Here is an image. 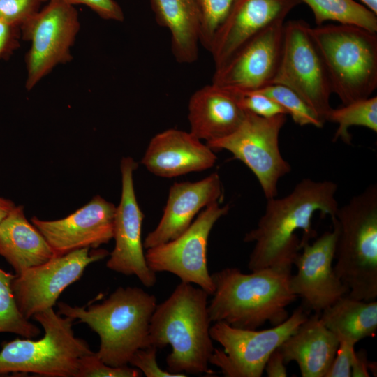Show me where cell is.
I'll return each instance as SVG.
<instances>
[{
	"label": "cell",
	"mask_w": 377,
	"mask_h": 377,
	"mask_svg": "<svg viewBox=\"0 0 377 377\" xmlns=\"http://www.w3.org/2000/svg\"><path fill=\"white\" fill-rule=\"evenodd\" d=\"M337 191L334 182L304 178L285 197L267 199L257 226L244 237L245 242L254 243L248 262L249 270L292 269L302 244L316 236L311 227L314 214L335 216L339 207Z\"/></svg>",
	"instance_id": "1"
},
{
	"label": "cell",
	"mask_w": 377,
	"mask_h": 377,
	"mask_svg": "<svg viewBox=\"0 0 377 377\" xmlns=\"http://www.w3.org/2000/svg\"><path fill=\"white\" fill-rule=\"evenodd\" d=\"M291 269L264 268L243 273L226 267L211 274L214 292L207 309L212 322L255 330L275 326L288 317L287 306L297 299L290 286Z\"/></svg>",
	"instance_id": "2"
},
{
	"label": "cell",
	"mask_w": 377,
	"mask_h": 377,
	"mask_svg": "<svg viewBox=\"0 0 377 377\" xmlns=\"http://www.w3.org/2000/svg\"><path fill=\"white\" fill-rule=\"evenodd\" d=\"M209 295L200 287L182 282L152 314L149 341L157 349L168 345L165 362L173 374H213L209 367L214 347L210 337Z\"/></svg>",
	"instance_id": "3"
},
{
	"label": "cell",
	"mask_w": 377,
	"mask_h": 377,
	"mask_svg": "<svg viewBox=\"0 0 377 377\" xmlns=\"http://www.w3.org/2000/svg\"><path fill=\"white\" fill-rule=\"evenodd\" d=\"M156 297L139 287H118L99 304L84 306L58 302V313L87 324L100 338L96 353L112 367L128 365L139 349L150 346L149 325Z\"/></svg>",
	"instance_id": "4"
},
{
	"label": "cell",
	"mask_w": 377,
	"mask_h": 377,
	"mask_svg": "<svg viewBox=\"0 0 377 377\" xmlns=\"http://www.w3.org/2000/svg\"><path fill=\"white\" fill-rule=\"evenodd\" d=\"M333 218V217H332ZM334 270L360 300L377 297V185L373 184L338 207Z\"/></svg>",
	"instance_id": "5"
},
{
	"label": "cell",
	"mask_w": 377,
	"mask_h": 377,
	"mask_svg": "<svg viewBox=\"0 0 377 377\" xmlns=\"http://www.w3.org/2000/svg\"><path fill=\"white\" fill-rule=\"evenodd\" d=\"M321 55L332 93L343 105L371 96L377 87V34L350 24L309 29Z\"/></svg>",
	"instance_id": "6"
},
{
	"label": "cell",
	"mask_w": 377,
	"mask_h": 377,
	"mask_svg": "<svg viewBox=\"0 0 377 377\" xmlns=\"http://www.w3.org/2000/svg\"><path fill=\"white\" fill-rule=\"evenodd\" d=\"M33 318L43 327V337L4 341L0 350V375L75 377L80 358L93 351L86 341L75 336L74 320L62 317L53 308L35 314Z\"/></svg>",
	"instance_id": "7"
},
{
	"label": "cell",
	"mask_w": 377,
	"mask_h": 377,
	"mask_svg": "<svg viewBox=\"0 0 377 377\" xmlns=\"http://www.w3.org/2000/svg\"><path fill=\"white\" fill-rule=\"evenodd\" d=\"M307 318L303 308L299 307L282 323L263 330L214 322L210 337L223 350L214 348L209 364L220 369L226 377H260L269 355Z\"/></svg>",
	"instance_id": "8"
},
{
	"label": "cell",
	"mask_w": 377,
	"mask_h": 377,
	"mask_svg": "<svg viewBox=\"0 0 377 377\" xmlns=\"http://www.w3.org/2000/svg\"><path fill=\"white\" fill-rule=\"evenodd\" d=\"M80 29L74 6L50 1L21 27V38L31 45L24 57L25 88L30 91L57 66L73 59L71 48Z\"/></svg>",
	"instance_id": "9"
},
{
	"label": "cell",
	"mask_w": 377,
	"mask_h": 377,
	"mask_svg": "<svg viewBox=\"0 0 377 377\" xmlns=\"http://www.w3.org/2000/svg\"><path fill=\"white\" fill-rule=\"evenodd\" d=\"M286 115L263 117L246 110L244 119L235 131L207 142L213 151L226 149L243 162L258 179L267 199L276 197L279 180L291 170L279 145Z\"/></svg>",
	"instance_id": "10"
},
{
	"label": "cell",
	"mask_w": 377,
	"mask_h": 377,
	"mask_svg": "<svg viewBox=\"0 0 377 377\" xmlns=\"http://www.w3.org/2000/svg\"><path fill=\"white\" fill-rule=\"evenodd\" d=\"M309 25L302 20L284 23L279 66L272 84L286 86L326 121L332 94L328 75Z\"/></svg>",
	"instance_id": "11"
},
{
	"label": "cell",
	"mask_w": 377,
	"mask_h": 377,
	"mask_svg": "<svg viewBox=\"0 0 377 377\" xmlns=\"http://www.w3.org/2000/svg\"><path fill=\"white\" fill-rule=\"evenodd\" d=\"M228 205L219 202L206 207L190 226L174 239L149 248L145 252L148 267L154 272H166L182 282L198 286L209 295L214 285L207 267V245L216 222L227 214Z\"/></svg>",
	"instance_id": "12"
},
{
	"label": "cell",
	"mask_w": 377,
	"mask_h": 377,
	"mask_svg": "<svg viewBox=\"0 0 377 377\" xmlns=\"http://www.w3.org/2000/svg\"><path fill=\"white\" fill-rule=\"evenodd\" d=\"M90 249L83 248L55 256L16 275L12 289L17 306L27 319L53 308L61 293L82 277L89 265L110 254L105 249Z\"/></svg>",
	"instance_id": "13"
},
{
	"label": "cell",
	"mask_w": 377,
	"mask_h": 377,
	"mask_svg": "<svg viewBox=\"0 0 377 377\" xmlns=\"http://www.w3.org/2000/svg\"><path fill=\"white\" fill-rule=\"evenodd\" d=\"M137 167L131 157H124L121 161V194L113 226L115 244L106 267L119 274L134 275L149 288L156 284L157 277L147 264L142 242L144 214L138 203L133 184V172Z\"/></svg>",
	"instance_id": "14"
},
{
	"label": "cell",
	"mask_w": 377,
	"mask_h": 377,
	"mask_svg": "<svg viewBox=\"0 0 377 377\" xmlns=\"http://www.w3.org/2000/svg\"><path fill=\"white\" fill-rule=\"evenodd\" d=\"M331 219L332 231L325 232L312 244H302L293 264L297 273L290 279L293 292L315 313H320L349 293L333 267L338 226L334 218Z\"/></svg>",
	"instance_id": "15"
},
{
	"label": "cell",
	"mask_w": 377,
	"mask_h": 377,
	"mask_svg": "<svg viewBox=\"0 0 377 377\" xmlns=\"http://www.w3.org/2000/svg\"><path fill=\"white\" fill-rule=\"evenodd\" d=\"M285 22L269 27L215 68L212 83L235 92L257 91L272 84L282 52Z\"/></svg>",
	"instance_id": "16"
},
{
	"label": "cell",
	"mask_w": 377,
	"mask_h": 377,
	"mask_svg": "<svg viewBox=\"0 0 377 377\" xmlns=\"http://www.w3.org/2000/svg\"><path fill=\"white\" fill-rule=\"evenodd\" d=\"M115 210L113 203L97 195L64 218L45 221L33 216L31 221L45 238L54 256H60L108 243L113 239Z\"/></svg>",
	"instance_id": "17"
},
{
	"label": "cell",
	"mask_w": 377,
	"mask_h": 377,
	"mask_svg": "<svg viewBox=\"0 0 377 377\" xmlns=\"http://www.w3.org/2000/svg\"><path fill=\"white\" fill-rule=\"evenodd\" d=\"M300 0H237L216 31L209 48L215 68L241 47L279 22H285Z\"/></svg>",
	"instance_id": "18"
},
{
	"label": "cell",
	"mask_w": 377,
	"mask_h": 377,
	"mask_svg": "<svg viewBox=\"0 0 377 377\" xmlns=\"http://www.w3.org/2000/svg\"><path fill=\"white\" fill-rule=\"evenodd\" d=\"M221 195V181L216 172L198 182L175 183L170 188L159 223L143 242L144 248L147 249L177 237L190 226L202 209L219 202Z\"/></svg>",
	"instance_id": "19"
},
{
	"label": "cell",
	"mask_w": 377,
	"mask_h": 377,
	"mask_svg": "<svg viewBox=\"0 0 377 377\" xmlns=\"http://www.w3.org/2000/svg\"><path fill=\"white\" fill-rule=\"evenodd\" d=\"M216 159L213 150L191 132L170 128L151 138L141 163L152 174L172 178L207 170Z\"/></svg>",
	"instance_id": "20"
},
{
	"label": "cell",
	"mask_w": 377,
	"mask_h": 377,
	"mask_svg": "<svg viewBox=\"0 0 377 377\" xmlns=\"http://www.w3.org/2000/svg\"><path fill=\"white\" fill-rule=\"evenodd\" d=\"M245 114L236 93L213 83L195 91L188 104L190 132L207 142L232 133Z\"/></svg>",
	"instance_id": "21"
},
{
	"label": "cell",
	"mask_w": 377,
	"mask_h": 377,
	"mask_svg": "<svg viewBox=\"0 0 377 377\" xmlns=\"http://www.w3.org/2000/svg\"><path fill=\"white\" fill-rule=\"evenodd\" d=\"M338 346L337 337L322 323L320 313H315L279 348L286 364L296 362L302 377H325Z\"/></svg>",
	"instance_id": "22"
},
{
	"label": "cell",
	"mask_w": 377,
	"mask_h": 377,
	"mask_svg": "<svg viewBox=\"0 0 377 377\" xmlns=\"http://www.w3.org/2000/svg\"><path fill=\"white\" fill-rule=\"evenodd\" d=\"M0 256L16 275L55 257L43 235L27 220L21 205H15L0 224Z\"/></svg>",
	"instance_id": "23"
},
{
	"label": "cell",
	"mask_w": 377,
	"mask_h": 377,
	"mask_svg": "<svg viewBox=\"0 0 377 377\" xmlns=\"http://www.w3.org/2000/svg\"><path fill=\"white\" fill-rule=\"evenodd\" d=\"M159 26L170 34L176 61L191 64L198 57L200 15L195 0H149Z\"/></svg>",
	"instance_id": "24"
},
{
	"label": "cell",
	"mask_w": 377,
	"mask_h": 377,
	"mask_svg": "<svg viewBox=\"0 0 377 377\" xmlns=\"http://www.w3.org/2000/svg\"><path fill=\"white\" fill-rule=\"evenodd\" d=\"M320 319L337 337H347L357 343L376 334L377 302L357 300L347 294L323 310Z\"/></svg>",
	"instance_id": "25"
},
{
	"label": "cell",
	"mask_w": 377,
	"mask_h": 377,
	"mask_svg": "<svg viewBox=\"0 0 377 377\" xmlns=\"http://www.w3.org/2000/svg\"><path fill=\"white\" fill-rule=\"evenodd\" d=\"M312 10L317 26L326 21L350 24L377 32V16L354 0H300Z\"/></svg>",
	"instance_id": "26"
},
{
	"label": "cell",
	"mask_w": 377,
	"mask_h": 377,
	"mask_svg": "<svg viewBox=\"0 0 377 377\" xmlns=\"http://www.w3.org/2000/svg\"><path fill=\"white\" fill-rule=\"evenodd\" d=\"M326 121L334 122L338 128L333 140H341L346 144L351 143L352 136L349 128L354 126L366 127L377 132V97H369L353 101L327 113Z\"/></svg>",
	"instance_id": "27"
},
{
	"label": "cell",
	"mask_w": 377,
	"mask_h": 377,
	"mask_svg": "<svg viewBox=\"0 0 377 377\" xmlns=\"http://www.w3.org/2000/svg\"><path fill=\"white\" fill-rule=\"evenodd\" d=\"M16 274L0 267V332H10L25 338L38 337L40 329L20 312L12 289Z\"/></svg>",
	"instance_id": "28"
},
{
	"label": "cell",
	"mask_w": 377,
	"mask_h": 377,
	"mask_svg": "<svg viewBox=\"0 0 377 377\" xmlns=\"http://www.w3.org/2000/svg\"><path fill=\"white\" fill-rule=\"evenodd\" d=\"M275 101L290 114L295 123L300 126L311 125L322 128L325 124L314 110L290 88L279 84H272L257 90Z\"/></svg>",
	"instance_id": "29"
},
{
	"label": "cell",
	"mask_w": 377,
	"mask_h": 377,
	"mask_svg": "<svg viewBox=\"0 0 377 377\" xmlns=\"http://www.w3.org/2000/svg\"><path fill=\"white\" fill-rule=\"evenodd\" d=\"M237 0H195L200 15V43L209 50L216 31Z\"/></svg>",
	"instance_id": "30"
},
{
	"label": "cell",
	"mask_w": 377,
	"mask_h": 377,
	"mask_svg": "<svg viewBox=\"0 0 377 377\" xmlns=\"http://www.w3.org/2000/svg\"><path fill=\"white\" fill-rule=\"evenodd\" d=\"M142 374L138 369L128 365H108L92 352L80 358L75 377H138Z\"/></svg>",
	"instance_id": "31"
},
{
	"label": "cell",
	"mask_w": 377,
	"mask_h": 377,
	"mask_svg": "<svg viewBox=\"0 0 377 377\" xmlns=\"http://www.w3.org/2000/svg\"><path fill=\"white\" fill-rule=\"evenodd\" d=\"M44 0H0V18L20 27L40 10Z\"/></svg>",
	"instance_id": "32"
},
{
	"label": "cell",
	"mask_w": 377,
	"mask_h": 377,
	"mask_svg": "<svg viewBox=\"0 0 377 377\" xmlns=\"http://www.w3.org/2000/svg\"><path fill=\"white\" fill-rule=\"evenodd\" d=\"M235 93L237 94L240 106L244 110L263 117L287 114L285 110L279 103L260 92L253 91Z\"/></svg>",
	"instance_id": "33"
},
{
	"label": "cell",
	"mask_w": 377,
	"mask_h": 377,
	"mask_svg": "<svg viewBox=\"0 0 377 377\" xmlns=\"http://www.w3.org/2000/svg\"><path fill=\"white\" fill-rule=\"evenodd\" d=\"M157 348L150 346L138 350L131 357L129 363L138 369L147 377H185V374H173L161 369L156 360Z\"/></svg>",
	"instance_id": "34"
},
{
	"label": "cell",
	"mask_w": 377,
	"mask_h": 377,
	"mask_svg": "<svg viewBox=\"0 0 377 377\" xmlns=\"http://www.w3.org/2000/svg\"><path fill=\"white\" fill-rule=\"evenodd\" d=\"M339 346L334 358L325 377H350L351 367L355 355L353 340L338 337Z\"/></svg>",
	"instance_id": "35"
},
{
	"label": "cell",
	"mask_w": 377,
	"mask_h": 377,
	"mask_svg": "<svg viewBox=\"0 0 377 377\" xmlns=\"http://www.w3.org/2000/svg\"><path fill=\"white\" fill-rule=\"evenodd\" d=\"M50 1H59L72 6L84 5L103 20L116 22L124 20L122 8L114 0H44L45 2Z\"/></svg>",
	"instance_id": "36"
},
{
	"label": "cell",
	"mask_w": 377,
	"mask_h": 377,
	"mask_svg": "<svg viewBox=\"0 0 377 377\" xmlns=\"http://www.w3.org/2000/svg\"><path fill=\"white\" fill-rule=\"evenodd\" d=\"M20 28L0 18V61L8 59L20 47Z\"/></svg>",
	"instance_id": "37"
},
{
	"label": "cell",
	"mask_w": 377,
	"mask_h": 377,
	"mask_svg": "<svg viewBox=\"0 0 377 377\" xmlns=\"http://www.w3.org/2000/svg\"><path fill=\"white\" fill-rule=\"evenodd\" d=\"M286 364L283 356L278 348L268 357L264 371L268 377H286Z\"/></svg>",
	"instance_id": "38"
},
{
	"label": "cell",
	"mask_w": 377,
	"mask_h": 377,
	"mask_svg": "<svg viewBox=\"0 0 377 377\" xmlns=\"http://www.w3.org/2000/svg\"><path fill=\"white\" fill-rule=\"evenodd\" d=\"M371 362L368 360L367 352L362 349L355 352L353 362L351 367V376L369 377Z\"/></svg>",
	"instance_id": "39"
},
{
	"label": "cell",
	"mask_w": 377,
	"mask_h": 377,
	"mask_svg": "<svg viewBox=\"0 0 377 377\" xmlns=\"http://www.w3.org/2000/svg\"><path fill=\"white\" fill-rule=\"evenodd\" d=\"M15 207L12 200L0 197V224Z\"/></svg>",
	"instance_id": "40"
},
{
	"label": "cell",
	"mask_w": 377,
	"mask_h": 377,
	"mask_svg": "<svg viewBox=\"0 0 377 377\" xmlns=\"http://www.w3.org/2000/svg\"><path fill=\"white\" fill-rule=\"evenodd\" d=\"M364 6L377 15V0H360Z\"/></svg>",
	"instance_id": "41"
}]
</instances>
